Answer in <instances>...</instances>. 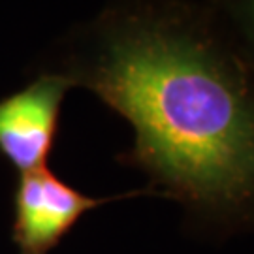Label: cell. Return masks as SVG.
<instances>
[{"mask_svg": "<svg viewBox=\"0 0 254 254\" xmlns=\"http://www.w3.org/2000/svg\"><path fill=\"white\" fill-rule=\"evenodd\" d=\"M254 63V0H207Z\"/></svg>", "mask_w": 254, "mask_h": 254, "instance_id": "4", "label": "cell"}, {"mask_svg": "<svg viewBox=\"0 0 254 254\" xmlns=\"http://www.w3.org/2000/svg\"><path fill=\"white\" fill-rule=\"evenodd\" d=\"M136 194L89 198L59 179L47 166L23 173L13 192V243L19 254H49L87 211Z\"/></svg>", "mask_w": 254, "mask_h": 254, "instance_id": "2", "label": "cell"}, {"mask_svg": "<svg viewBox=\"0 0 254 254\" xmlns=\"http://www.w3.org/2000/svg\"><path fill=\"white\" fill-rule=\"evenodd\" d=\"M68 73H42L25 89L0 98V154L21 175L46 168L55 145Z\"/></svg>", "mask_w": 254, "mask_h": 254, "instance_id": "3", "label": "cell"}, {"mask_svg": "<svg viewBox=\"0 0 254 254\" xmlns=\"http://www.w3.org/2000/svg\"><path fill=\"white\" fill-rule=\"evenodd\" d=\"M68 61L134 128L123 160L189 205H254V63L207 0H113Z\"/></svg>", "mask_w": 254, "mask_h": 254, "instance_id": "1", "label": "cell"}]
</instances>
